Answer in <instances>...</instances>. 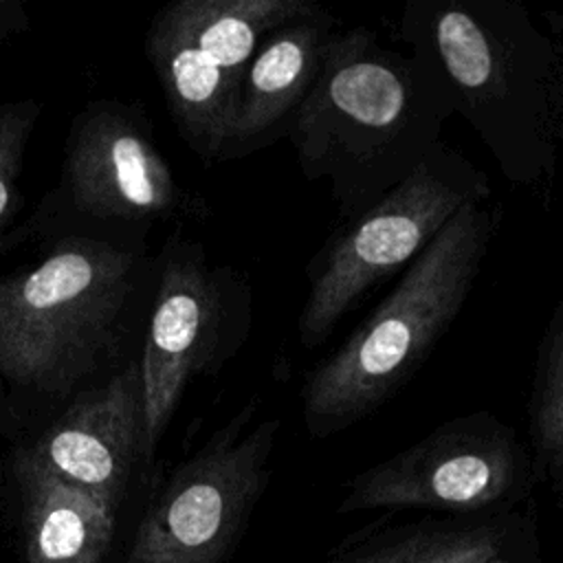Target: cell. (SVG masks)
<instances>
[{"label":"cell","instance_id":"277c9868","mask_svg":"<svg viewBox=\"0 0 563 563\" xmlns=\"http://www.w3.org/2000/svg\"><path fill=\"white\" fill-rule=\"evenodd\" d=\"M497 227L486 200L460 209L407 266L396 288L319 363L301 387V413L314 438L339 433L376 411L449 330L482 271Z\"/></svg>","mask_w":563,"mask_h":563},{"label":"cell","instance_id":"9c48e42d","mask_svg":"<svg viewBox=\"0 0 563 563\" xmlns=\"http://www.w3.org/2000/svg\"><path fill=\"white\" fill-rule=\"evenodd\" d=\"M244 405L183 462L145 512L128 563H218L268 482L279 418Z\"/></svg>","mask_w":563,"mask_h":563},{"label":"cell","instance_id":"5b68a950","mask_svg":"<svg viewBox=\"0 0 563 563\" xmlns=\"http://www.w3.org/2000/svg\"><path fill=\"white\" fill-rule=\"evenodd\" d=\"M306 0H178L154 13L145 55L183 141L222 161L242 77L275 31L319 15Z\"/></svg>","mask_w":563,"mask_h":563},{"label":"cell","instance_id":"6da1fadb","mask_svg":"<svg viewBox=\"0 0 563 563\" xmlns=\"http://www.w3.org/2000/svg\"><path fill=\"white\" fill-rule=\"evenodd\" d=\"M156 271L143 238L59 229L0 273V378L24 433L139 358Z\"/></svg>","mask_w":563,"mask_h":563},{"label":"cell","instance_id":"2e32d148","mask_svg":"<svg viewBox=\"0 0 563 563\" xmlns=\"http://www.w3.org/2000/svg\"><path fill=\"white\" fill-rule=\"evenodd\" d=\"M40 114L42 101L33 97L0 103V257L18 242L11 227L22 205L20 176L24 152Z\"/></svg>","mask_w":563,"mask_h":563},{"label":"cell","instance_id":"3957f363","mask_svg":"<svg viewBox=\"0 0 563 563\" xmlns=\"http://www.w3.org/2000/svg\"><path fill=\"white\" fill-rule=\"evenodd\" d=\"M405 33L510 180L552 178L563 141V29L541 31L508 0H449L409 4Z\"/></svg>","mask_w":563,"mask_h":563},{"label":"cell","instance_id":"8fae6325","mask_svg":"<svg viewBox=\"0 0 563 563\" xmlns=\"http://www.w3.org/2000/svg\"><path fill=\"white\" fill-rule=\"evenodd\" d=\"M18 442L48 473L117 508L145 462L139 358L70 398Z\"/></svg>","mask_w":563,"mask_h":563},{"label":"cell","instance_id":"d6986e66","mask_svg":"<svg viewBox=\"0 0 563 563\" xmlns=\"http://www.w3.org/2000/svg\"><path fill=\"white\" fill-rule=\"evenodd\" d=\"M488 563H508V559H506V556H501V554H497V556H495V559H490Z\"/></svg>","mask_w":563,"mask_h":563},{"label":"cell","instance_id":"52a82bcc","mask_svg":"<svg viewBox=\"0 0 563 563\" xmlns=\"http://www.w3.org/2000/svg\"><path fill=\"white\" fill-rule=\"evenodd\" d=\"M156 288L139 352L145 462L180 407L191 380L218 372L242 347L251 325V295L231 266L172 231L156 255Z\"/></svg>","mask_w":563,"mask_h":563},{"label":"cell","instance_id":"9a60e30c","mask_svg":"<svg viewBox=\"0 0 563 563\" xmlns=\"http://www.w3.org/2000/svg\"><path fill=\"white\" fill-rule=\"evenodd\" d=\"M501 554V534L495 528L418 530L347 563H488Z\"/></svg>","mask_w":563,"mask_h":563},{"label":"cell","instance_id":"8992f818","mask_svg":"<svg viewBox=\"0 0 563 563\" xmlns=\"http://www.w3.org/2000/svg\"><path fill=\"white\" fill-rule=\"evenodd\" d=\"M486 178L440 145L378 202L332 235L310 262L299 341L314 347L385 277L409 266L466 205L488 200Z\"/></svg>","mask_w":563,"mask_h":563},{"label":"cell","instance_id":"5bb4252c","mask_svg":"<svg viewBox=\"0 0 563 563\" xmlns=\"http://www.w3.org/2000/svg\"><path fill=\"white\" fill-rule=\"evenodd\" d=\"M530 433L550 471L563 473V299L539 350L530 398Z\"/></svg>","mask_w":563,"mask_h":563},{"label":"cell","instance_id":"4fadbf2b","mask_svg":"<svg viewBox=\"0 0 563 563\" xmlns=\"http://www.w3.org/2000/svg\"><path fill=\"white\" fill-rule=\"evenodd\" d=\"M9 473L22 508L26 563H103L117 508L48 473L20 442L9 451Z\"/></svg>","mask_w":563,"mask_h":563},{"label":"cell","instance_id":"30bf717a","mask_svg":"<svg viewBox=\"0 0 563 563\" xmlns=\"http://www.w3.org/2000/svg\"><path fill=\"white\" fill-rule=\"evenodd\" d=\"M528 455L508 424L488 411L453 418L416 444L358 473L341 512L374 508L479 510L517 493Z\"/></svg>","mask_w":563,"mask_h":563},{"label":"cell","instance_id":"ac0fdd59","mask_svg":"<svg viewBox=\"0 0 563 563\" xmlns=\"http://www.w3.org/2000/svg\"><path fill=\"white\" fill-rule=\"evenodd\" d=\"M24 435V424L4 389V383L0 378V438H9L18 442Z\"/></svg>","mask_w":563,"mask_h":563},{"label":"cell","instance_id":"7a4b0ae2","mask_svg":"<svg viewBox=\"0 0 563 563\" xmlns=\"http://www.w3.org/2000/svg\"><path fill=\"white\" fill-rule=\"evenodd\" d=\"M453 101L418 51L383 48L369 29L334 33L288 139L308 180H328L339 211L358 216L442 143Z\"/></svg>","mask_w":563,"mask_h":563},{"label":"cell","instance_id":"e0dca14e","mask_svg":"<svg viewBox=\"0 0 563 563\" xmlns=\"http://www.w3.org/2000/svg\"><path fill=\"white\" fill-rule=\"evenodd\" d=\"M31 20L20 0H0V42L22 35Z\"/></svg>","mask_w":563,"mask_h":563},{"label":"cell","instance_id":"7c38bea8","mask_svg":"<svg viewBox=\"0 0 563 563\" xmlns=\"http://www.w3.org/2000/svg\"><path fill=\"white\" fill-rule=\"evenodd\" d=\"M332 26L334 18L321 11L264 40L242 77L224 158H240L288 134L319 75Z\"/></svg>","mask_w":563,"mask_h":563},{"label":"cell","instance_id":"ba28073f","mask_svg":"<svg viewBox=\"0 0 563 563\" xmlns=\"http://www.w3.org/2000/svg\"><path fill=\"white\" fill-rule=\"evenodd\" d=\"M48 200L59 218L53 229L134 238L156 222L202 213L156 147L143 108L119 99L90 101L73 117Z\"/></svg>","mask_w":563,"mask_h":563}]
</instances>
